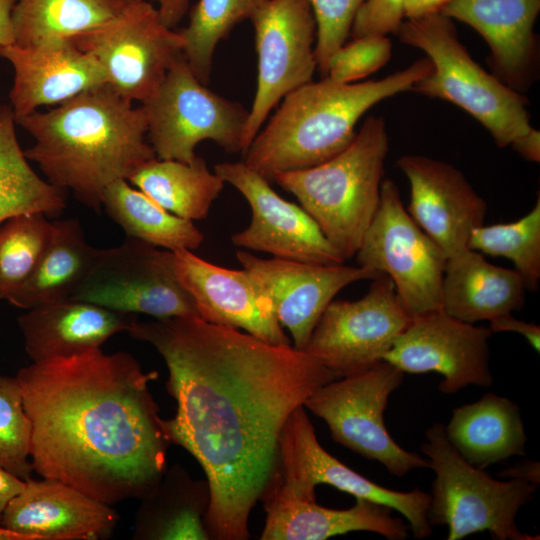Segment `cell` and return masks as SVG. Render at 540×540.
<instances>
[{
    "label": "cell",
    "instance_id": "cell-1",
    "mask_svg": "<svg viewBox=\"0 0 540 540\" xmlns=\"http://www.w3.org/2000/svg\"><path fill=\"white\" fill-rule=\"evenodd\" d=\"M127 332L153 346L167 366L177 411L161 426L170 444L187 450L204 470L209 538L248 539L251 510L277 479L288 417L338 377L293 345L197 317L136 318Z\"/></svg>",
    "mask_w": 540,
    "mask_h": 540
},
{
    "label": "cell",
    "instance_id": "cell-2",
    "mask_svg": "<svg viewBox=\"0 0 540 540\" xmlns=\"http://www.w3.org/2000/svg\"><path fill=\"white\" fill-rule=\"evenodd\" d=\"M157 377L131 354L101 348L19 369L34 472L111 506L147 495L170 444L149 389Z\"/></svg>",
    "mask_w": 540,
    "mask_h": 540
},
{
    "label": "cell",
    "instance_id": "cell-3",
    "mask_svg": "<svg viewBox=\"0 0 540 540\" xmlns=\"http://www.w3.org/2000/svg\"><path fill=\"white\" fill-rule=\"evenodd\" d=\"M34 139L24 150L46 180L99 212L105 189L156 155L143 108L107 84L47 111L15 118Z\"/></svg>",
    "mask_w": 540,
    "mask_h": 540
},
{
    "label": "cell",
    "instance_id": "cell-4",
    "mask_svg": "<svg viewBox=\"0 0 540 540\" xmlns=\"http://www.w3.org/2000/svg\"><path fill=\"white\" fill-rule=\"evenodd\" d=\"M431 71L424 57L378 80L341 84L324 77L306 83L283 98L242 153L243 162L269 182L279 173L321 164L352 142L356 124L372 106L411 91Z\"/></svg>",
    "mask_w": 540,
    "mask_h": 540
},
{
    "label": "cell",
    "instance_id": "cell-5",
    "mask_svg": "<svg viewBox=\"0 0 540 540\" xmlns=\"http://www.w3.org/2000/svg\"><path fill=\"white\" fill-rule=\"evenodd\" d=\"M388 150L384 118L369 116L343 151L316 166L279 173L273 182L297 198L347 260L377 210Z\"/></svg>",
    "mask_w": 540,
    "mask_h": 540
},
{
    "label": "cell",
    "instance_id": "cell-6",
    "mask_svg": "<svg viewBox=\"0 0 540 540\" xmlns=\"http://www.w3.org/2000/svg\"><path fill=\"white\" fill-rule=\"evenodd\" d=\"M396 35L425 52L432 63L430 74L411 91L460 107L488 130L500 148L531 130L527 98L471 57L451 18L437 13L405 19Z\"/></svg>",
    "mask_w": 540,
    "mask_h": 540
},
{
    "label": "cell",
    "instance_id": "cell-7",
    "mask_svg": "<svg viewBox=\"0 0 540 540\" xmlns=\"http://www.w3.org/2000/svg\"><path fill=\"white\" fill-rule=\"evenodd\" d=\"M421 451L435 473L427 518L433 528L448 526L447 540H460L488 531L497 540H536L516 524L520 508L537 486L517 479L496 480L468 463L451 445L444 424L434 423L425 433Z\"/></svg>",
    "mask_w": 540,
    "mask_h": 540
},
{
    "label": "cell",
    "instance_id": "cell-8",
    "mask_svg": "<svg viewBox=\"0 0 540 540\" xmlns=\"http://www.w3.org/2000/svg\"><path fill=\"white\" fill-rule=\"evenodd\" d=\"M147 138L159 159L191 163L195 148L211 140L228 153L243 152L249 110L210 90L179 58L154 93L141 103Z\"/></svg>",
    "mask_w": 540,
    "mask_h": 540
},
{
    "label": "cell",
    "instance_id": "cell-9",
    "mask_svg": "<svg viewBox=\"0 0 540 540\" xmlns=\"http://www.w3.org/2000/svg\"><path fill=\"white\" fill-rule=\"evenodd\" d=\"M403 379V371L383 360L320 386L304 407L326 422L335 442L378 461L392 475L404 476L414 469L429 468V461L400 447L384 423L389 396Z\"/></svg>",
    "mask_w": 540,
    "mask_h": 540
},
{
    "label": "cell",
    "instance_id": "cell-10",
    "mask_svg": "<svg viewBox=\"0 0 540 540\" xmlns=\"http://www.w3.org/2000/svg\"><path fill=\"white\" fill-rule=\"evenodd\" d=\"M355 256L358 266L390 277L411 318L441 309L447 256L410 216L391 179L381 183L377 210Z\"/></svg>",
    "mask_w": 540,
    "mask_h": 540
},
{
    "label": "cell",
    "instance_id": "cell-11",
    "mask_svg": "<svg viewBox=\"0 0 540 540\" xmlns=\"http://www.w3.org/2000/svg\"><path fill=\"white\" fill-rule=\"evenodd\" d=\"M70 40L99 64L109 87L141 103L183 56L184 47L180 31L168 27L148 0H127L116 17Z\"/></svg>",
    "mask_w": 540,
    "mask_h": 540
},
{
    "label": "cell",
    "instance_id": "cell-12",
    "mask_svg": "<svg viewBox=\"0 0 540 540\" xmlns=\"http://www.w3.org/2000/svg\"><path fill=\"white\" fill-rule=\"evenodd\" d=\"M70 299L152 318H200L176 275L173 251L127 236L121 244L99 250L93 268Z\"/></svg>",
    "mask_w": 540,
    "mask_h": 540
},
{
    "label": "cell",
    "instance_id": "cell-13",
    "mask_svg": "<svg viewBox=\"0 0 540 540\" xmlns=\"http://www.w3.org/2000/svg\"><path fill=\"white\" fill-rule=\"evenodd\" d=\"M328 484L355 498L396 510L409 522L417 539L432 534L427 518L430 494L419 488L396 491L380 486L350 469L319 444L304 406L288 417L279 440V468L272 488L305 500H315V488Z\"/></svg>",
    "mask_w": 540,
    "mask_h": 540
},
{
    "label": "cell",
    "instance_id": "cell-14",
    "mask_svg": "<svg viewBox=\"0 0 540 540\" xmlns=\"http://www.w3.org/2000/svg\"><path fill=\"white\" fill-rule=\"evenodd\" d=\"M410 320L392 280L381 273L362 298L327 306L304 351L338 378L352 375L383 361Z\"/></svg>",
    "mask_w": 540,
    "mask_h": 540
},
{
    "label": "cell",
    "instance_id": "cell-15",
    "mask_svg": "<svg viewBox=\"0 0 540 540\" xmlns=\"http://www.w3.org/2000/svg\"><path fill=\"white\" fill-rule=\"evenodd\" d=\"M249 20L254 29L258 77L245 126L243 152L271 110L286 95L311 82L317 69V26L308 0H266Z\"/></svg>",
    "mask_w": 540,
    "mask_h": 540
},
{
    "label": "cell",
    "instance_id": "cell-16",
    "mask_svg": "<svg viewBox=\"0 0 540 540\" xmlns=\"http://www.w3.org/2000/svg\"><path fill=\"white\" fill-rule=\"evenodd\" d=\"M214 172L239 191L251 209L249 225L231 236L235 246L299 262L345 263L306 210L279 196L268 180L243 161L218 163Z\"/></svg>",
    "mask_w": 540,
    "mask_h": 540
},
{
    "label": "cell",
    "instance_id": "cell-17",
    "mask_svg": "<svg viewBox=\"0 0 540 540\" xmlns=\"http://www.w3.org/2000/svg\"><path fill=\"white\" fill-rule=\"evenodd\" d=\"M492 331L456 319L442 309L412 317L383 360L404 373L437 372L439 390L455 394L468 385L490 387Z\"/></svg>",
    "mask_w": 540,
    "mask_h": 540
},
{
    "label": "cell",
    "instance_id": "cell-18",
    "mask_svg": "<svg viewBox=\"0 0 540 540\" xmlns=\"http://www.w3.org/2000/svg\"><path fill=\"white\" fill-rule=\"evenodd\" d=\"M236 258L268 301L274 315L304 350L327 306L351 283L372 280L381 273L362 266L320 265L239 250Z\"/></svg>",
    "mask_w": 540,
    "mask_h": 540
},
{
    "label": "cell",
    "instance_id": "cell-19",
    "mask_svg": "<svg viewBox=\"0 0 540 540\" xmlns=\"http://www.w3.org/2000/svg\"><path fill=\"white\" fill-rule=\"evenodd\" d=\"M397 166L410 183L406 209L414 221L447 258L467 249L471 231L485 222L488 205L464 174L423 155H404Z\"/></svg>",
    "mask_w": 540,
    "mask_h": 540
},
{
    "label": "cell",
    "instance_id": "cell-20",
    "mask_svg": "<svg viewBox=\"0 0 540 540\" xmlns=\"http://www.w3.org/2000/svg\"><path fill=\"white\" fill-rule=\"evenodd\" d=\"M173 253L176 275L194 300L200 319L242 330L271 344L292 345L245 269L218 266L190 250Z\"/></svg>",
    "mask_w": 540,
    "mask_h": 540
},
{
    "label": "cell",
    "instance_id": "cell-21",
    "mask_svg": "<svg viewBox=\"0 0 540 540\" xmlns=\"http://www.w3.org/2000/svg\"><path fill=\"white\" fill-rule=\"evenodd\" d=\"M0 57L14 71L9 100L15 118L107 84L99 64L70 39L0 45Z\"/></svg>",
    "mask_w": 540,
    "mask_h": 540
},
{
    "label": "cell",
    "instance_id": "cell-22",
    "mask_svg": "<svg viewBox=\"0 0 540 540\" xmlns=\"http://www.w3.org/2000/svg\"><path fill=\"white\" fill-rule=\"evenodd\" d=\"M119 516L111 505L57 480L32 478L5 508L0 525L27 540L109 538Z\"/></svg>",
    "mask_w": 540,
    "mask_h": 540
},
{
    "label": "cell",
    "instance_id": "cell-23",
    "mask_svg": "<svg viewBox=\"0 0 540 540\" xmlns=\"http://www.w3.org/2000/svg\"><path fill=\"white\" fill-rule=\"evenodd\" d=\"M539 11L540 0H451L440 13L476 30L489 46L495 76L521 92L534 75Z\"/></svg>",
    "mask_w": 540,
    "mask_h": 540
},
{
    "label": "cell",
    "instance_id": "cell-24",
    "mask_svg": "<svg viewBox=\"0 0 540 540\" xmlns=\"http://www.w3.org/2000/svg\"><path fill=\"white\" fill-rule=\"evenodd\" d=\"M136 318L68 299L28 309L17 321L27 355L32 362H42L99 349L113 335L127 332Z\"/></svg>",
    "mask_w": 540,
    "mask_h": 540
},
{
    "label": "cell",
    "instance_id": "cell-25",
    "mask_svg": "<svg viewBox=\"0 0 540 540\" xmlns=\"http://www.w3.org/2000/svg\"><path fill=\"white\" fill-rule=\"evenodd\" d=\"M266 521L262 540H324L353 531H369L388 540H404L410 529L392 509L356 498L348 509H330L272 488L262 500Z\"/></svg>",
    "mask_w": 540,
    "mask_h": 540
},
{
    "label": "cell",
    "instance_id": "cell-26",
    "mask_svg": "<svg viewBox=\"0 0 540 540\" xmlns=\"http://www.w3.org/2000/svg\"><path fill=\"white\" fill-rule=\"evenodd\" d=\"M525 285L516 270L489 263L484 255L465 249L447 258L441 309L467 323L490 321L521 311Z\"/></svg>",
    "mask_w": 540,
    "mask_h": 540
},
{
    "label": "cell",
    "instance_id": "cell-27",
    "mask_svg": "<svg viewBox=\"0 0 540 540\" xmlns=\"http://www.w3.org/2000/svg\"><path fill=\"white\" fill-rule=\"evenodd\" d=\"M445 435L471 465L485 469L514 455H525V434L518 405L487 393L453 410Z\"/></svg>",
    "mask_w": 540,
    "mask_h": 540
},
{
    "label": "cell",
    "instance_id": "cell-28",
    "mask_svg": "<svg viewBox=\"0 0 540 540\" xmlns=\"http://www.w3.org/2000/svg\"><path fill=\"white\" fill-rule=\"evenodd\" d=\"M50 241L28 279L7 301L28 310L70 299L93 268L99 248L88 243L77 219L52 221Z\"/></svg>",
    "mask_w": 540,
    "mask_h": 540
},
{
    "label": "cell",
    "instance_id": "cell-29",
    "mask_svg": "<svg viewBox=\"0 0 540 540\" xmlns=\"http://www.w3.org/2000/svg\"><path fill=\"white\" fill-rule=\"evenodd\" d=\"M141 500L133 539H210L204 522L210 503L206 480H194L181 466L174 465Z\"/></svg>",
    "mask_w": 540,
    "mask_h": 540
},
{
    "label": "cell",
    "instance_id": "cell-30",
    "mask_svg": "<svg viewBox=\"0 0 540 540\" xmlns=\"http://www.w3.org/2000/svg\"><path fill=\"white\" fill-rule=\"evenodd\" d=\"M127 181L167 211L190 221L208 215L225 184L200 156L191 163L152 158L137 167Z\"/></svg>",
    "mask_w": 540,
    "mask_h": 540
},
{
    "label": "cell",
    "instance_id": "cell-31",
    "mask_svg": "<svg viewBox=\"0 0 540 540\" xmlns=\"http://www.w3.org/2000/svg\"><path fill=\"white\" fill-rule=\"evenodd\" d=\"M102 208L127 237L162 249L193 251L204 240L193 221L167 211L126 179L105 189Z\"/></svg>",
    "mask_w": 540,
    "mask_h": 540
},
{
    "label": "cell",
    "instance_id": "cell-32",
    "mask_svg": "<svg viewBox=\"0 0 540 540\" xmlns=\"http://www.w3.org/2000/svg\"><path fill=\"white\" fill-rule=\"evenodd\" d=\"M10 106L0 103V224L27 213L58 216L66 208V191L40 177L30 166L16 136Z\"/></svg>",
    "mask_w": 540,
    "mask_h": 540
},
{
    "label": "cell",
    "instance_id": "cell-33",
    "mask_svg": "<svg viewBox=\"0 0 540 540\" xmlns=\"http://www.w3.org/2000/svg\"><path fill=\"white\" fill-rule=\"evenodd\" d=\"M127 0H17L12 12L15 44L72 39L116 17Z\"/></svg>",
    "mask_w": 540,
    "mask_h": 540
},
{
    "label": "cell",
    "instance_id": "cell-34",
    "mask_svg": "<svg viewBox=\"0 0 540 540\" xmlns=\"http://www.w3.org/2000/svg\"><path fill=\"white\" fill-rule=\"evenodd\" d=\"M266 0H199L180 30L183 56L196 77L208 84L218 43L241 21L250 19Z\"/></svg>",
    "mask_w": 540,
    "mask_h": 540
},
{
    "label": "cell",
    "instance_id": "cell-35",
    "mask_svg": "<svg viewBox=\"0 0 540 540\" xmlns=\"http://www.w3.org/2000/svg\"><path fill=\"white\" fill-rule=\"evenodd\" d=\"M468 248L510 259L526 290L536 291L540 281V197L533 208L516 221L483 224L473 229Z\"/></svg>",
    "mask_w": 540,
    "mask_h": 540
},
{
    "label": "cell",
    "instance_id": "cell-36",
    "mask_svg": "<svg viewBox=\"0 0 540 540\" xmlns=\"http://www.w3.org/2000/svg\"><path fill=\"white\" fill-rule=\"evenodd\" d=\"M42 213H27L0 224V300H7L31 275L52 234Z\"/></svg>",
    "mask_w": 540,
    "mask_h": 540
},
{
    "label": "cell",
    "instance_id": "cell-37",
    "mask_svg": "<svg viewBox=\"0 0 540 540\" xmlns=\"http://www.w3.org/2000/svg\"><path fill=\"white\" fill-rule=\"evenodd\" d=\"M30 443L31 425L16 376L0 374V467L30 479L34 472Z\"/></svg>",
    "mask_w": 540,
    "mask_h": 540
},
{
    "label": "cell",
    "instance_id": "cell-38",
    "mask_svg": "<svg viewBox=\"0 0 540 540\" xmlns=\"http://www.w3.org/2000/svg\"><path fill=\"white\" fill-rule=\"evenodd\" d=\"M391 55L392 44L386 35L356 37L330 56L324 77L336 83H354L378 71Z\"/></svg>",
    "mask_w": 540,
    "mask_h": 540
},
{
    "label": "cell",
    "instance_id": "cell-39",
    "mask_svg": "<svg viewBox=\"0 0 540 540\" xmlns=\"http://www.w3.org/2000/svg\"><path fill=\"white\" fill-rule=\"evenodd\" d=\"M316 19L315 58L323 76L330 56L350 35L354 17L364 0H308Z\"/></svg>",
    "mask_w": 540,
    "mask_h": 540
},
{
    "label": "cell",
    "instance_id": "cell-40",
    "mask_svg": "<svg viewBox=\"0 0 540 540\" xmlns=\"http://www.w3.org/2000/svg\"><path fill=\"white\" fill-rule=\"evenodd\" d=\"M404 4L405 0H364L354 17L350 35L353 38L396 35L405 20Z\"/></svg>",
    "mask_w": 540,
    "mask_h": 540
},
{
    "label": "cell",
    "instance_id": "cell-41",
    "mask_svg": "<svg viewBox=\"0 0 540 540\" xmlns=\"http://www.w3.org/2000/svg\"><path fill=\"white\" fill-rule=\"evenodd\" d=\"M489 329L492 333L516 332L522 335L528 343L539 352L540 349V327L534 323L518 320L512 313L496 317L489 321Z\"/></svg>",
    "mask_w": 540,
    "mask_h": 540
},
{
    "label": "cell",
    "instance_id": "cell-42",
    "mask_svg": "<svg viewBox=\"0 0 540 540\" xmlns=\"http://www.w3.org/2000/svg\"><path fill=\"white\" fill-rule=\"evenodd\" d=\"M498 476L506 479L526 481L538 487L540 483V463L525 459L515 463L511 467L503 469Z\"/></svg>",
    "mask_w": 540,
    "mask_h": 540
},
{
    "label": "cell",
    "instance_id": "cell-43",
    "mask_svg": "<svg viewBox=\"0 0 540 540\" xmlns=\"http://www.w3.org/2000/svg\"><path fill=\"white\" fill-rule=\"evenodd\" d=\"M524 159L531 162L540 161V132L531 128L529 132L513 141L510 145Z\"/></svg>",
    "mask_w": 540,
    "mask_h": 540
},
{
    "label": "cell",
    "instance_id": "cell-44",
    "mask_svg": "<svg viewBox=\"0 0 540 540\" xmlns=\"http://www.w3.org/2000/svg\"><path fill=\"white\" fill-rule=\"evenodd\" d=\"M25 486V480L0 467V523L8 503Z\"/></svg>",
    "mask_w": 540,
    "mask_h": 540
},
{
    "label": "cell",
    "instance_id": "cell-45",
    "mask_svg": "<svg viewBox=\"0 0 540 540\" xmlns=\"http://www.w3.org/2000/svg\"><path fill=\"white\" fill-rule=\"evenodd\" d=\"M163 22L175 28L189 9V0H154Z\"/></svg>",
    "mask_w": 540,
    "mask_h": 540
},
{
    "label": "cell",
    "instance_id": "cell-46",
    "mask_svg": "<svg viewBox=\"0 0 540 540\" xmlns=\"http://www.w3.org/2000/svg\"><path fill=\"white\" fill-rule=\"evenodd\" d=\"M450 1L451 0H405L404 17L405 19H411L440 13Z\"/></svg>",
    "mask_w": 540,
    "mask_h": 540
},
{
    "label": "cell",
    "instance_id": "cell-47",
    "mask_svg": "<svg viewBox=\"0 0 540 540\" xmlns=\"http://www.w3.org/2000/svg\"><path fill=\"white\" fill-rule=\"evenodd\" d=\"M17 0H0V45L15 42L12 12Z\"/></svg>",
    "mask_w": 540,
    "mask_h": 540
},
{
    "label": "cell",
    "instance_id": "cell-48",
    "mask_svg": "<svg viewBox=\"0 0 540 540\" xmlns=\"http://www.w3.org/2000/svg\"><path fill=\"white\" fill-rule=\"evenodd\" d=\"M0 540H27L24 536L10 531L0 525Z\"/></svg>",
    "mask_w": 540,
    "mask_h": 540
}]
</instances>
